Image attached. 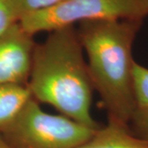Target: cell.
Listing matches in <instances>:
<instances>
[{
    "label": "cell",
    "instance_id": "cell-10",
    "mask_svg": "<svg viewBox=\"0 0 148 148\" xmlns=\"http://www.w3.org/2000/svg\"><path fill=\"white\" fill-rule=\"evenodd\" d=\"M18 22L13 0H0V36Z\"/></svg>",
    "mask_w": 148,
    "mask_h": 148
},
{
    "label": "cell",
    "instance_id": "cell-8",
    "mask_svg": "<svg viewBox=\"0 0 148 148\" xmlns=\"http://www.w3.org/2000/svg\"><path fill=\"white\" fill-rule=\"evenodd\" d=\"M132 85L135 111H148V69L135 61L132 69Z\"/></svg>",
    "mask_w": 148,
    "mask_h": 148
},
{
    "label": "cell",
    "instance_id": "cell-2",
    "mask_svg": "<svg viewBox=\"0 0 148 148\" xmlns=\"http://www.w3.org/2000/svg\"><path fill=\"white\" fill-rule=\"evenodd\" d=\"M143 20H99L79 23L77 34L87 56L93 88L108 121L128 126L136 110L132 85V45Z\"/></svg>",
    "mask_w": 148,
    "mask_h": 148
},
{
    "label": "cell",
    "instance_id": "cell-9",
    "mask_svg": "<svg viewBox=\"0 0 148 148\" xmlns=\"http://www.w3.org/2000/svg\"><path fill=\"white\" fill-rule=\"evenodd\" d=\"M64 0H13L18 22L23 17L38 12L47 10Z\"/></svg>",
    "mask_w": 148,
    "mask_h": 148
},
{
    "label": "cell",
    "instance_id": "cell-12",
    "mask_svg": "<svg viewBox=\"0 0 148 148\" xmlns=\"http://www.w3.org/2000/svg\"><path fill=\"white\" fill-rule=\"evenodd\" d=\"M0 148H12L0 134Z\"/></svg>",
    "mask_w": 148,
    "mask_h": 148
},
{
    "label": "cell",
    "instance_id": "cell-7",
    "mask_svg": "<svg viewBox=\"0 0 148 148\" xmlns=\"http://www.w3.org/2000/svg\"><path fill=\"white\" fill-rule=\"evenodd\" d=\"M31 98L27 85H0V133L15 120Z\"/></svg>",
    "mask_w": 148,
    "mask_h": 148
},
{
    "label": "cell",
    "instance_id": "cell-11",
    "mask_svg": "<svg viewBox=\"0 0 148 148\" xmlns=\"http://www.w3.org/2000/svg\"><path fill=\"white\" fill-rule=\"evenodd\" d=\"M128 127L136 137L148 143V111H135Z\"/></svg>",
    "mask_w": 148,
    "mask_h": 148
},
{
    "label": "cell",
    "instance_id": "cell-6",
    "mask_svg": "<svg viewBox=\"0 0 148 148\" xmlns=\"http://www.w3.org/2000/svg\"><path fill=\"white\" fill-rule=\"evenodd\" d=\"M77 148H148V143L136 137L128 126L108 121Z\"/></svg>",
    "mask_w": 148,
    "mask_h": 148
},
{
    "label": "cell",
    "instance_id": "cell-1",
    "mask_svg": "<svg viewBox=\"0 0 148 148\" xmlns=\"http://www.w3.org/2000/svg\"><path fill=\"white\" fill-rule=\"evenodd\" d=\"M83 52L74 26L50 32L36 45L27 86L39 103L97 130L101 126L91 114L94 88Z\"/></svg>",
    "mask_w": 148,
    "mask_h": 148
},
{
    "label": "cell",
    "instance_id": "cell-3",
    "mask_svg": "<svg viewBox=\"0 0 148 148\" xmlns=\"http://www.w3.org/2000/svg\"><path fill=\"white\" fill-rule=\"evenodd\" d=\"M97 130L63 114L46 113L32 97L0 134L12 148H77Z\"/></svg>",
    "mask_w": 148,
    "mask_h": 148
},
{
    "label": "cell",
    "instance_id": "cell-5",
    "mask_svg": "<svg viewBox=\"0 0 148 148\" xmlns=\"http://www.w3.org/2000/svg\"><path fill=\"white\" fill-rule=\"evenodd\" d=\"M17 22L0 36V85H27L36 43Z\"/></svg>",
    "mask_w": 148,
    "mask_h": 148
},
{
    "label": "cell",
    "instance_id": "cell-4",
    "mask_svg": "<svg viewBox=\"0 0 148 148\" xmlns=\"http://www.w3.org/2000/svg\"><path fill=\"white\" fill-rule=\"evenodd\" d=\"M147 15L148 0H64L49 9L23 17L18 23L34 36L82 21L143 20Z\"/></svg>",
    "mask_w": 148,
    "mask_h": 148
}]
</instances>
